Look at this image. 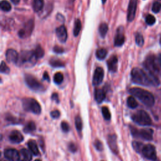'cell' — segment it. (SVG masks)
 I'll return each instance as SVG.
<instances>
[{
  "label": "cell",
  "mask_w": 161,
  "mask_h": 161,
  "mask_svg": "<svg viewBox=\"0 0 161 161\" xmlns=\"http://www.w3.org/2000/svg\"><path fill=\"white\" fill-rule=\"evenodd\" d=\"M131 80L134 83L142 86H158L159 80L157 76L145 72L139 68H134L131 72Z\"/></svg>",
  "instance_id": "6da1fadb"
},
{
  "label": "cell",
  "mask_w": 161,
  "mask_h": 161,
  "mask_svg": "<svg viewBox=\"0 0 161 161\" xmlns=\"http://www.w3.org/2000/svg\"><path fill=\"white\" fill-rule=\"evenodd\" d=\"M129 93L147 106L151 107L154 105L155 98L151 92L139 88H132L130 89Z\"/></svg>",
  "instance_id": "7a4b0ae2"
},
{
  "label": "cell",
  "mask_w": 161,
  "mask_h": 161,
  "mask_svg": "<svg viewBox=\"0 0 161 161\" xmlns=\"http://www.w3.org/2000/svg\"><path fill=\"white\" fill-rule=\"evenodd\" d=\"M37 58L32 50H24L19 55L17 64L19 66L30 67L36 64Z\"/></svg>",
  "instance_id": "3957f363"
},
{
  "label": "cell",
  "mask_w": 161,
  "mask_h": 161,
  "mask_svg": "<svg viewBox=\"0 0 161 161\" xmlns=\"http://www.w3.org/2000/svg\"><path fill=\"white\" fill-rule=\"evenodd\" d=\"M134 122L138 125L148 126L152 124V120L149 114L145 111L139 110L134 114L131 117Z\"/></svg>",
  "instance_id": "277c9868"
},
{
  "label": "cell",
  "mask_w": 161,
  "mask_h": 161,
  "mask_svg": "<svg viewBox=\"0 0 161 161\" xmlns=\"http://www.w3.org/2000/svg\"><path fill=\"white\" fill-rule=\"evenodd\" d=\"M23 107L27 112L39 114L41 113V106L38 102L33 98H24L23 100Z\"/></svg>",
  "instance_id": "5b68a950"
},
{
  "label": "cell",
  "mask_w": 161,
  "mask_h": 161,
  "mask_svg": "<svg viewBox=\"0 0 161 161\" xmlns=\"http://www.w3.org/2000/svg\"><path fill=\"white\" fill-rule=\"evenodd\" d=\"M157 62V61H156V57L154 55H151L147 57L143 62V66L148 73L157 76V74L159 72V67Z\"/></svg>",
  "instance_id": "8992f818"
},
{
  "label": "cell",
  "mask_w": 161,
  "mask_h": 161,
  "mask_svg": "<svg viewBox=\"0 0 161 161\" xmlns=\"http://www.w3.org/2000/svg\"><path fill=\"white\" fill-rule=\"evenodd\" d=\"M25 81L28 87L33 91L38 92L45 91V87L44 85L40 83L35 77L30 75V74H25Z\"/></svg>",
  "instance_id": "52a82bcc"
},
{
  "label": "cell",
  "mask_w": 161,
  "mask_h": 161,
  "mask_svg": "<svg viewBox=\"0 0 161 161\" xmlns=\"http://www.w3.org/2000/svg\"><path fill=\"white\" fill-rule=\"evenodd\" d=\"M131 134L135 137H139L146 140H151L153 139L154 131L151 129L138 130L135 128H131Z\"/></svg>",
  "instance_id": "ba28073f"
},
{
  "label": "cell",
  "mask_w": 161,
  "mask_h": 161,
  "mask_svg": "<svg viewBox=\"0 0 161 161\" xmlns=\"http://www.w3.org/2000/svg\"><path fill=\"white\" fill-rule=\"evenodd\" d=\"M142 154L145 158L151 160H156L157 158V153L155 147L152 144H147L143 146Z\"/></svg>",
  "instance_id": "9c48e42d"
},
{
  "label": "cell",
  "mask_w": 161,
  "mask_h": 161,
  "mask_svg": "<svg viewBox=\"0 0 161 161\" xmlns=\"http://www.w3.org/2000/svg\"><path fill=\"white\" fill-rule=\"evenodd\" d=\"M33 28H34L33 20H30L25 24L24 28H22V29H21L18 32V36L21 38L29 37L30 35H31L32 32L33 30Z\"/></svg>",
  "instance_id": "30bf717a"
},
{
  "label": "cell",
  "mask_w": 161,
  "mask_h": 161,
  "mask_svg": "<svg viewBox=\"0 0 161 161\" xmlns=\"http://www.w3.org/2000/svg\"><path fill=\"white\" fill-rule=\"evenodd\" d=\"M105 72L102 67H97L94 72L93 78V84L94 86H98L102 82L104 78Z\"/></svg>",
  "instance_id": "8fae6325"
},
{
  "label": "cell",
  "mask_w": 161,
  "mask_h": 161,
  "mask_svg": "<svg viewBox=\"0 0 161 161\" xmlns=\"http://www.w3.org/2000/svg\"><path fill=\"white\" fill-rule=\"evenodd\" d=\"M137 1L138 0H130L127 14V20L129 22L133 21L135 17L137 7Z\"/></svg>",
  "instance_id": "7c38bea8"
},
{
  "label": "cell",
  "mask_w": 161,
  "mask_h": 161,
  "mask_svg": "<svg viewBox=\"0 0 161 161\" xmlns=\"http://www.w3.org/2000/svg\"><path fill=\"white\" fill-rule=\"evenodd\" d=\"M4 157L10 161H18L20 154L15 148H7L4 152Z\"/></svg>",
  "instance_id": "4fadbf2b"
},
{
  "label": "cell",
  "mask_w": 161,
  "mask_h": 161,
  "mask_svg": "<svg viewBox=\"0 0 161 161\" xmlns=\"http://www.w3.org/2000/svg\"><path fill=\"white\" fill-rule=\"evenodd\" d=\"M55 33L57 37L60 42L62 44L66 42L67 39V32L65 26L61 25L58 28H57L55 30Z\"/></svg>",
  "instance_id": "5bb4252c"
},
{
  "label": "cell",
  "mask_w": 161,
  "mask_h": 161,
  "mask_svg": "<svg viewBox=\"0 0 161 161\" xmlns=\"http://www.w3.org/2000/svg\"><path fill=\"white\" fill-rule=\"evenodd\" d=\"M125 38L123 33V27H119L117 30V33L114 37V45L117 47H121L122 46L125 42Z\"/></svg>",
  "instance_id": "9a60e30c"
},
{
  "label": "cell",
  "mask_w": 161,
  "mask_h": 161,
  "mask_svg": "<svg viewBox=\"0 0 161 161\" xmlns=\"http://www.w3.org/2000/svg\"><path fill=\"white\" fill-rule=\"evenodd\" d=\"M118 57L115 55L111 56L107 61V66L108 70L112 72H116L118 69Z\"/></svg>",
  "instance_id": "2e32d148"
},
{
  "label": "cell",
  "mask_w": 161,
  "mask_h": 161,
  "mask_svg": "<svg viewBox=\"0 0 161 161\" xmlns=\"http://www.w3.org/2000/svg\"><path fill=\"white\" fill-rule=\"evenodd\" d=\"M6 58L8 62L17 64L19 59V55L15 50L8 49L6 52Z\"/></svg>",
  "instance_id": "e0dca14e"
},
{
  "label": "cell",
  "mask_w": 161,
  "mask_h": 161,
  "mask_svg": "<svg viewBox=\"0 0 161 161\" xmlns=\"http://www.w3.org/2000/svg\"><path fill=\"white\" fill-rule=\"evenodd\" d=\"M10 140L14 143H19L24 140V136L20 131L13 130L11 132L9 135Z\"/></svg>",
  "instance_id": "ac0fdd59"
},
{
  "label": "cell",
  "mask_w": 161,
  "mask_h": 161,
  "mask_svg": "<svg viewBox=\"0 0 161 161\" xmlns=\"http://www.w3.org/2000/svg\"><path fill=\"white\" fill-rule=\"evenodd\" d=\"M108 144L112 152L114 154H118V148L117 143V137L115 135H111L108 137Z\"/></svg>",
  "instance_id": "d6986e66"
},
{
  "label": "cell",
  "mask_w": 161,
  "mask_h": 161,
  "mask_svg": "<svg viewBox=\"0 0 161 161\" xmlns=\"http://www.w3.org/2000/svg\"><path fill=\"white\" fill-rule=\"evenodd\" d=\"M106 97V93L104 89L96 88L95 91V98L97 103H102Z\"/></svg>",
  "instance_id": "ffe728a7"
},
{
  "label": "cell",
  "mask_w": 161,
  "mask_h": 161,
  "mask_svg": "<svg viewBox=\"0 0 161 161\" xmlns=\"http://www.w3.org/2000/svg\"><path fill=\"white\" fill-rule=\"evenodd\" d=\"M28 147L29 148L30 151L35 156H37L39 154V150L37 146V143L35 141H34L33 140H29L28 142Z\"/></svg>",
  "instance_id": "44dd1931"
},
{
  "label": "cell",
  "mask_w": 161,
  "mask_h": 161,
  "mask_svg": "<svg viewBox=\"0 0 161 161\" xmlns=\"http://www.w3.org/2000/svg\"><path fill=\"white\" fill-rule=\"evenodd\" d=\"M44 0H33V8L35 12H40L44 8Z\"/></svg>",
  "instance_id": "7402d4cb"
},
{
  "label": "cell",
  "mask_w": 161,
  "mask_h": 161,
  "mask_svg": "<svg viewBox=\"0 0 161 161\" xmlns=\"http://www.w3.org/2000/svg\"><path fill=\"white\" fill-rule=\"evenodd\" d=\"M81 27H82L81 21H80L79 19H77L75 21V23H74V30H73L74 36L75 37L78 36L80 31L81 30Z\"/></svg>",
  "instance_id": "603a6c76"
},
{
  "label": "cell",
  "mask_w": 161,
  "mask_h": 161,
  "mask_svg": "<svg viewBox=\"0 0 161 161\" xmlns=\"http://www.w3.org/2000/svg\"><path fill=\"white\" fill-rule=\"evenodd\" d=\"M107 55V50L105 49H97L96 52V56L97 59L99 60H103L106 58Z\"/></svg>",
  "instance_id": "cb8c5ba5"
},
{
  "label": "cell",
  "mask_w": 161,
  "mask_h": 161,
  "mask_svg": "<svg viewBox=\"0 0 161 161\" xmlns=\"http://www.w3.org/2000/svg\"><path fill=\"white\" fill-rule=\"evenodd\" d=\"M20 153L25 160L30 161L32 159V153L30 151H28L27 149L22 148L20 151Z\"/></svg>",
  "instance_id": "d4e9b609"
},
{
  "label": "cell",
  "mask_w": 161,
  "mask_h": 161,
  "mask_svg": "<svg viewBox=\"0 0 161 161\" xmlns=\"http://www.w3.org/2000/svg\"><path fill=\"white\" fill-rule=\"evenodd\" d=\"M108 31V26L105 23L101 24L99 27V33L102 38H104Z\"/></svg>",
  "instance_id": "484cf974"
},
{
  "label": "cell",
  "mask_w": 161,
  "mask_h": 161,
  "mask_svg": "<svg viewBox=\"0 0 161 161\" xmlns=\"http://www.w3.org/2000/svg\"><path fill=\"white\" fill-rule=\"evenodd\" d=\"M34 53H35V55L36 56V57L38 59H40L44 57V54H45V52L44 50L42 49V47L40 45H37V47H35V50H33Z\"/></svg>",
  "instance_id": "4316f807"
},
{
  "label": "cell",
  "mask_w": 161,
  "mask_h": 161,
  "mask_svg": "<svg viewBox=\"0 0 161 161\" xmlns=\"http://www.w3.org/2000/svg\"><path fill=\"white\" fill-rule=\"evenodd\" d=\"M126 103L128 106L131 109H134L138 106V103L134 96H129L126 101Z\"/></svg>",
  "instance_id": "83f0119b"
},
{
  "label": "cell",
  "mask_w": 161,
  "mask_h": 161,
  "mask_svg": "<svg viewBox=\"0 0 161 161\" xmlns=\"http://www.w3.org/2000/svg\"><path fill=\"white\" fill-rule=\"evenodd\" d=\"M0 7H1V9L5 12H9L11 10V6L10 3L8 1H6V0H3L1 1Z\"/></svg>",
  "instance_id": "f1b7e54d"
},
{
  "label": "cell",
  "mask_w": 161,
  "mask_h": 161,
  "mask_svg": "<svg viewBox=\"0 0 161 161\" xmlns=\"http://www.w3.org/2000/svg\"><path fill=\"white\" fill-rule=\"evenodd\" d=\"M49 64L54 67H64L65 64L62 61L58 59H52L49 61Z\"/></svg>",
  "instance_id": "f546056e"
},
{
  "label": "cell",
  "mask_w": 161,
  "mask_h": 161,
  "mask_svg": "<svg viewBox=\"0 0 161 161\" xmlns=\"http://www.w3.org/2000/svg\"><path fill=\"white\" fill-rule=\"evenodd\" d=\"M35 129H36L35 124L33 122H30L26 125L25 127L24 128V131L26 132V133H29V132L35 130Z\"/></svg>",
  "instance_id": "4dcf8cb0"
},
{
  "label": "cell",
  "mask_w": 161,
  "mask_h": 161,
  "mask_svg": "<svg viewBox=\"0 0 161 161\" xmlns=\"http://www.w3.org/2000/svg\"><path fill=\"white\" fill-rule=\"evenodd\" d=\"M63 80H64V75L61 72H57L54 74V81L55 83L59 84L62 83Z\"/></svg>",
  "instance_id": "1f68e13d"
},
{
  "label": "cell",
  "mask_w": 161,
  "mask_h": 161,
  "mask_svg": "<svg viewBox=\"0 0 161 161\" xmlns=\"http://www.w3.org/2000/svg\"><path fill=\"white\" fill-rule=\"evenodd\" d=\"M102 114L103 116L106 120H110L111 119V113L108 107L103 106L102 107Z\"/></svg>",
  "instance_id": "d6a6232c"
},
{
  "label": "cell",
  "mask_w": 161,
  "mask_h": 161,
  "mask_svg": "<svg viewBox=\"0 0 161 161\" xmlns=\"http://www.w3.org/2000/svg\"><path fill=\"white\" fill-rule=\"evenodd\" d=\"M75 125L78 131H80L83 129V122L80 117L78 116L75 118Z\"/></svg>",
  "instance_id": "836d02e7"
},
{
  "label": "cell",
  "mask_w": 161,
  "mask_h": 161,
  "mask_svg": "<svg viewBox=\"0 0 161 161\" xmlns=\"http://www.w3.org/2000/svg\"><path fill=\"white\" fill-rule=\"evenodd\" d=\"M135 42L137 45L139 47H142L143 45L144 44V39H143V36L140 33L137 34L135 37Z\"/></svg>",
  "instance_id": "e575fe53"
},
{
  "label": "cell",
  "mask_w": 161,
  "mask_h": 161,
  "mask_svg": "<svg viewBox=\"0 0 161 161\" xmlns=\"http://www.w3.org/2000/svg\"><path fill=\"white\" fill-rule=\"evenodd\" d=\"M133 145V147L135 149V150L138 152H142V148L143 147V145L142 143L140 142H134L132 143Z\"/></svg>",
  "instance_id": "d590c367"
},
{
  "label": "cell",
  "mask_w": 161,
  "mask_h": 161,
  "mask_svg": "<svg viewBox=\"0 0 161 161\" xmlns=\"http://www.w3.org/2000/svg\"><path fill=\"white\" fill-rule=\"evenodd\" d=\"M145 21L148 25H153L156 23V18L152 15H148L146 16Z\"/></svg>",
  "instance_id": "8d00e7d4"
},
{
  "label": "cell",
  "mask_w": 161,
  "mask_h": 161,
  "mask_svg": "<svg viewBox=\"0 0 161 161\" xmlns=\"http://www.w3.org/2000/svg\"><path fill=\"white\" fill-rule=\"evenodd\" d=\"M10 72V69L9 67L7 66V64L4 61L1 62V72L3 74H9Z\"/></svg>",
  "instance_id": "74e56055"
},
{
  "label": "cell",
  "mask_w": 161,
  "mask_h": 161,
  "mask_svg": "<svg viewBox=\"0 0 161 161\" xmlns=\"http://www.w3.org/2000/svg\"><path fill=\"white\" fill-rule=\"evenodd\" d=\"M161 9V3L159 2H155L153 5H152V10L154 13H159L160 10Z\"/></svg>",
  "instance_id": "f35d334b"
},
{
  "label": "cell",
  "mask_w": 161,
  "mask_h": 161,
  "mask_svg": "<svg viewBox=\"0 0 161 161\" xmlns=\"http://www.w3.org/2000/svg\"><path fill=\"white\" fill-rule=\"evenodd\" d=\"M94 145H95V148L97 149V151H103V143L100 140H95Z\"/></svg>",
  "instance_id": "ab89813d"
},
{
  "label": "cell",
  "mask_w": 161,
  "mask_h": 161,
  "mask_svg": "<svg viewBox=\"0 0 161 161\" xmlns=\"http://www.w3.org/2000/svg\"><path fill=\"white\" fill-rule=\"evenodd\" d=\"M61 129L64 132H68L69 131V125L66 122H62L61 123Z\"/></svg>",
  "instance_id": "60d3db41"
},
{
  "label": "cell",
  "mask_w": 161,
  "mask_h": 161,
  "mask_svg": "<svg viewBox=\"0 0 161 161\" xmlns=\"http://www.w3.org/2000/svg\"><path fill=\"white\" fill-rule=\"evenodd\" d=\"M53 51L56 54H62L64 53V50L61 47H59L58 45H55V47L53 48Z\"/></svg>",
  "instance_id": "b9f144b4"
},
{
  "label": "cell",
  "mask_w": 161,
  "mask_h": 161,
  "mask_svg": "<svg viewBox=\"0 0 161 161\" xmlns=\"http://www.w3.org/2000/svg\"><path fill=\"white\" fill-rule=\"evenodd\" d=\"M50 115L53 118H58L60 117V112L58 110H54L50 113Z\"/></svg>",
  "instance_id": "7bdbcfd3"
},
{
  "label": "cell",
  "mask_w": 161,
  "mask_h": 161,
  "mask_svg": "<svg viewBox=\"0 0 161 161\" xmlns=\"http://www.w3.org/2000/svg\"><path fill=\"white\" fill-rule=\"evenodd\" d=\"M69 149L72 152H76L77 151V147L74 143H70L69 145Z\"/></svg>",
  "instance_id": "ee69618b"
},
{
  "label": "cell",
  "mask_w": 161,
  "mask_h": 161,
  "mask_svg": "<svg viewBox=\"0 0 161 161\" xmlns=\"http://www.w3.org/2000/svg\"><path fill=\"white\" fill-rule=\"evenodd\" d=\"M52 99L53 100L55 101L57 103L59 102V96L57 93H54L52 95Z\"/></svg>",
  "instance_id": "f6af8a7d"
},
{
  "label": "cell",
  "mask_w": 161,
  "mask_h": 161,
  "mask_svg": "<svg viewBox=\"0 0 161 161\" xmlns=\"http://www.w3.org/2000/svg\"><path fill=\"white\" fill-rule=\"evenodd\" d=\"M43 78L46 80H47L48 82H50V77L49 76V74L47 72H45L44 74V75H43Z\"/></svg>",
  "instance_id": "bcb514c9"
},
{
  "label": "cell",
  "mask_w": 161,
  "mask_h": 161,
  "mask_svg": "<svg viewBox=\"0 0 161 161\" xmlns=\"http://www.w3.org/2000/svg\"><path fill=\"white\" fill-rule=\"evenodd\" d=\"M157 62H158V64L160 66V67L161 68V54L159 55L158 56V58H157Z\"/></svg>",
  "instance_id": "7dc6e473"
},
{
  "label": "cell",
  "mask_w": 161,
  "mask_h": 161,
  "mask_svg": "<svg viewBox=\"0 0 161 161\" xmlns=\"http://www.w3.org/2000/svg\"><path fill=\"white\" fill-rule=\"evenodd\" d=\"M11 1L15 4H19L20 0H11Z\"/></svg>",
  "instance_id": "c3c4849f"
},
{
  "label": "cell",
  "mask_w": 161,
  "mask_h": 161,
  "mask_svg": "<svg viewBox=\"0 0 161 161\" xmlns=\"http://www.w3.org/2000/svg\"><path fill=\"white\" fill-rule=\"evenodd\" d=\"M106 0H102V3H103V4H105V3H106Z\"/></svg>",
  "instance_id": "681fc988"
},
{
  "label": "cell",
  "mask_w": 161,
  "mask_h": 161,
  "mask_svg": "<svg viewBox=\"0 0 161 161\" xmlns=\"http://www.w3.org/2000/svg\"><path fill=\"white\" fill-rule=\"evenodd\" d=\"M160 44L161 45V36H160Z\"/></svg>",
  "instance_id": "f907efd6"
},
{
  "label": "cell",
  "mask_w": 161,
  "mask_h": 161,
  "mask_svg": "<svg viewBox=\"0 0 161 161\" xmlns=\"http://www.w3.org/2000/svg\"><path fill=\"white\" fill-rule=\"evenodd\" d=\"M35 161H41V160H39V159H37V160H35Z\"/></svg>",
  "instance_id": "816d5d0a"
},
{
  "label": "cell",
  "mask_w": 161,
  "mask_h": 161,
  "mask_svg": "<svg viewBox=\"0 0 161 161\" xmlns=\"http://www.w3.org/2000/svg\"><path fill=\"white\" fill-rule=\"evenodd\" d=\"M19 161V160H18ZM20 161H23V160H20Z\"/></svg>",
  "instance_id": "f5cc1de1"
},
{
  "label": "cell",
  "mask_w": 161,
  "mask_h": 161,
  "mask_svg": "<svg viewBox=\"0 0 161 161\" xmlns=\"http://www.w3.org/2000/svg\"></svg>",
  "instance_id": "db71d44e"
}]
</instances>
